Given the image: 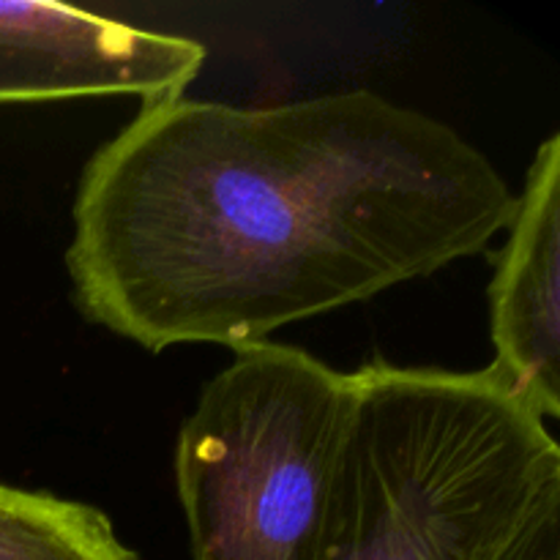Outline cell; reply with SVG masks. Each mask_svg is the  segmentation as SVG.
Instances as JSON below:
<instances>
[{
    "label": "cell",
    "mask_w": 560,
    "mask_h": 560,
    "mask_svg": "<svg viewBox=\"0 0 560 560\" xmlns=\"http://www.w3.org/2000/svg\"><path fill=\"white\" fill-rule=\"evenodd\" d=\"M512 211L479 148L370 88L178 96L88 159L66 268L77 310L148 353L241 350L479 255Z\"/></svg>",
    "instance_id": "1"
},
{
    "label": "cell",
    "mask_w": 560,
    "mask_h": 560,
    "mask_svg": "<svg viewBox=\"0 0 560 560\" xmlns=\"http://www.w3.org/2000/svg\"><path fill=\"white\" fill-rule=\"evenodd\" d=\"M326 560L558 556L560 448L490 370L355 372Z\"/></svg>",
    "instance_id": "2"
},
{
    "label": "cell",
    "mask_w": 560,
    "mask_h": 560,
    "mask_svg": "<svg viewBox=\"0 0 560 560\" xmlns=\"http://www.w3.org/2000/svg\"><path fill=\"white\" fill-rule=\"evenodd\" d=\"M353 408V375L306 350H235L175 448L191 558L326 560Z\"/></svg>",
    "instance_id": "3"
},
{
    "label": "cell",
    "mask_w": 560,
    "mask_h": 560,
    "mask_svg": "<svg viewBox=\"0 0 560 560\" xmlns=\"http://www.w3.org/2000/svg\"><path fill=\"white\" fill-rule=\"evenodd\" d=\"M208 52L200 42L145 31L63 3L0 0V104L77 96H184Z\"/></svg>",
    "instance_id": "4"
},
{
    "label": "cell",
    "mask_w": 560,
    "mask_h": 560,
    "mask_svg": "<svg viewBox=\"0 0 560 560\" xmlns=\"http://www.w3.org/2000/svg\"><path fill=\"white\" fill-rule=\"evenodd\" d=\"M490 284L487 370L541 421L560 416V135L536 151Z\"/></svg>",
    "instance_id": "5"
},
{
    "label": "cell",
    "mask_w": 560,
    "mask_h": 560,
    "mask_svg": "<svg viewBox=\"0 0 560 560\" xmlns=\"http://www.w3.org/2000/svg\"><path fill=\"white\" fill-rule=\"evenodd\" d=\"M0 560H137L104 512L0 485Z\"/></svg>",
    "instance_id": "6"
},
{
    "label": "cell",
    "mask_w": 560,
    "mask_h": 560,
    "mask_svg": "<svg viewBox=\"0 0 560 560\" xmlns=\"http://www.w3.org/2000/svg\"><path fill=\"white\" fill-rule=\"evenodd\" d=\"M545 560H558V556L556 558H545Z\"/></svg>",
    "instance_id": "7"
}]
</instances>
